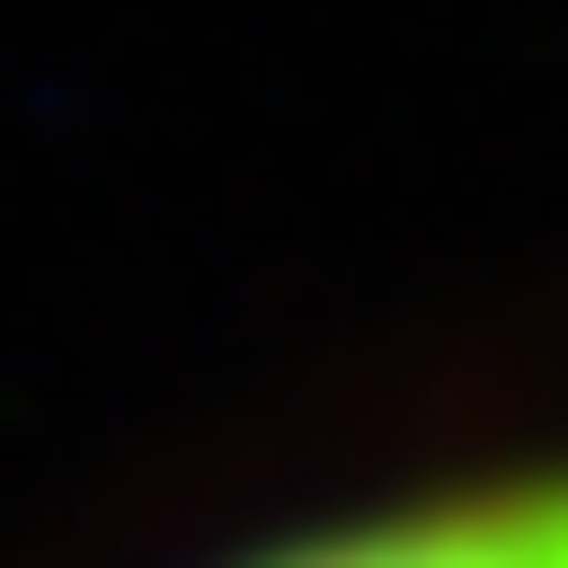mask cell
Returning a JSON list of instances; mask_svg holds the SVG:
<instances>
[{
  "mask_svg": "<svg viewBox=\"0 0 568 568\" xmlns=\"http://www.w3.org/2000/svg\"><path fill=\"white\" fill-rule=\"evenodd\" d=\"M225 568H568V449L554 464H479L434 494H374V509L284 524Z\"/></svg>",
  "mask_w": 568,
  "mask_h": 568,
  "instance_id": "1",
  "label": "cell"
}]
</instances>
